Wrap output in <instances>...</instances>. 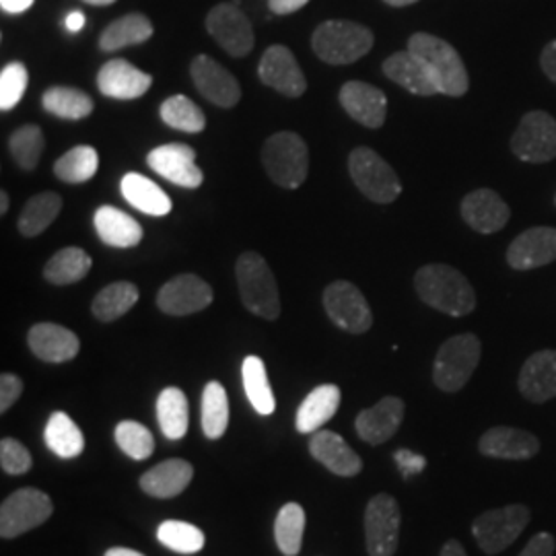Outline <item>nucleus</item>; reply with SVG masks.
<instances>
[{"mask_svg":"<svg viewBox=\"0 0 556 556\" xmlns=\"http://www.w3.org/2000/svg\"><path fill=\"white\" fill-rule=\"evenodd\" d=\"M418 298L429 307L447 316L462 318L477 309V295L468 278L454 266L429 264L422 266L415 277Z\"/></svg>","mask_w":556,"mask_h":556,"instance_id":"obj_1","label":"nucleus"},{"mask_svg":"<svg viewBox=\"0 0 556 556\" xmlns=\"http://www.w3.org/2000/svg\"><path fill=\"white\" fill-rule=\"evenodd\" d=\"M406 50H410L417 59L425 62V66L438 83L439 93L450 98L466 96V91L470 89L468 71L452 43L431 34H415L408 40Z\"/></svg>","mask_w":556,"mask_h":556,"instance_id":"obj_2","label":"nucleus"},{"mask_svg":"<svg viewBox=\"0 0 556 556\" xmlns=\"http://www.w3.org/2000/svg\"><path fill=\"white\" fill-rule=\"evenodd\" d=\"M239 298L243 305L264 319H277L280 316V295L277 278L273 275L268 262L258 252L241 254L236 264Z\"/></svg>","mask_w":556,"mask_h":556,"instance_id":"obj_3","label":"nucleus"},{"mask_svg":"<svg viewBox=\"0 0 556 556\" xmlns=\"http://www.w3.org/2000/svg\"><path fill=\"white\" fill-rule=\"evenodd\" d=\"M374 31L355 21H326L314 31L312 48L328 64H353L374 48Z\"/></svg>","mask_w":556,"mask_h":556,"instance_id":"obj_4","label":"nucleus"},{"mask_svg":"<svg viewBox=\"0 0 556 556\" xmlns=\"http://www.w3.org/2000/svg\"><path fill=\"white\" fill-rule=\"evenodd\" d=\"M262 163L277 186L295 190L307 179L309 151L305 140L295 132H277L264 142Z\"/></svg>","mask_w":556,"mask_h":556,"instance_id":"obj_5","label":"nucleus"},{"mask_svg":"<svg viewBox=\"0 0 556 556\" xmlns=\"http://www.w3.org/2000/svg\"><path fill=\"white\" fill-rule=\"evenodd\" d=\"M482 344L475 334H457L441 344L433 363V381L441 392H459L475 374Z\"/></svg>","mask_w":556,"mask_h":556,"instance_id":"obj_6","label":"nucleus"},{"mask_svg":"<svg viewBox=\"0 0 556 556\" xmlns=\"http://www.w3.org/2000/svg\"><path fill=\"white\" fill-rule=\"evenodd\" d=\"M349 172L358 190L378 204H390L402 192V184L392 165L369 147H358L351 153Z\"/></svg>","mask_w":556,"mask_h":556,"instance_id":"obj_7","label":"nucleus"},{"mask_svg":"<svg viewBox=\"0 0 556 556\" xmlns=\"http://www.w3.org/2000/svg\"><path fill=\"white\" fill-rule=\"evenodd\" d=\"M530 521L526 505H507L491 509L472 521V536L484 555L495 556L509 548Z\"/></svg>","mask_w":556,"mask_h":556,"instance_id":"obj_8","label":"nucleus"},{"mask_svg":"<svg viewBox=\"0 0 556 556\" xmlns=\"http://www.w3.org/2000/svg\"><path fill=\"white\" fill-rule=\"evenodd\" d=\"M54 511V505L38 489H21L2 501L0 507V536L13 540L29 530L40 528Z\"/></svg>","mask_w":556,"mask_h":556,"instance_id":"obj_9","label":"nucleus"},{"mask_svg":"<svg viewBox=\"0 0 556 556\" xmlns=\"http://www.w3.org/2000/svg\"><path fill=\"white\" fill-rule=\"evenodd\" d=\"M324 307L330 319L351 334H363L374 326V314L365 295L349 280H337L324 291Z\"/></svg>","mask_w":556,"mask_h":556,"instance_id":"obj_10","label":"nucleus"},{"mask_svg":"<svg viewBox=\"0 0 556 556\" xmlns=\"http://www.w3.org/2000/svg\"><path fill=\"white\" fill-rule=\"evenodd\" d=\"M400 505L392 495H376L365 509V544L369 556L396 555L400 540Z\"/></svg>","mask_w":556,"mask_h":556,"instance_id":"obj_11","label":"nucleus"},{"mask_svg":"<svg viewBox=\"0 0 556 556\" xmlns=\"http://www.w3.org/2000/svg\"><path fill=\"white\" fill-rule=\"evenodd\" d=\"M511 151L526 163H548L556 157V119L546 112H528L511 139Z\"/></svg>","mask_w":556,"mask_h":556,"instance_id":"obj_12","label":"nucleus"},{"mask_svg":"<svg viewBox=\"0 0 556 556\" xmlns=\"http://www.w3.org/2000/svg\"><path fill=\"white\" fill-rule=\"evenodd\" d=\"M206 29L220 48L236 59L248 56L254 48V27L238 4H217L206 17Z\"/></svg>","mask_w":556,"mask_h":556,"instance_id":"obj_13","label":"nucleus"},{"mask_svg":"<svg viewBox=\"0 0 556 556\" xmlns=\"http://www.w3.org/2000/svg\"><path fill=\"white\" fill-rule=\"evenodd\" d=\"M213 303V289L197 275H179L167 280L157 293V307L167 316H190Z\"/></svg>","mask_w":556,"mask_h":556,"instance_id":"obj_14","label":"nucleus"},{"mask_svg":"<svg viewBox=\"0 0 556 556\" xmlns=\"http://www.w3.org/2000/svg\"><path fill=\"white\" fill-rule=\"evenodd\" d=\"M258 77L287 98H301L307 89V80L293 52L285 46H270L260 60Z\"/></svg>","mask_w":556,"mask_h":556,"instance_id":"obj_15","label":"nucleus"},{"mask_svg":"<svg viewBox=\"0 0 556 556\" xmlns=\"http://www.w3.org/2000/svg\"><path fill=\"white\" fill-rule=\"evenodd\" d=\"M149 167L160 174L161 178L169 179L181 188H199L202 184V172L197 165V151L188 144H163L149 153Z\"/></svg>","mask_w":556,"mask_h":556,"instance_id":"obj_16","label":"nucleus"},{"mask_svg":"<svg viewBox=\"0 0 556 556\" xmlns=\"http://www.w3.org/2000/svg\"><path fill=\"white\" fill-rule=\"evenodd\" d=\"M190 75L200 93L219 108H236L241 100L238 79L227 68H223L217 60L206 54H200L194 59L190 66Z\"/></svg>","mask_w":556,"mask_h":556,"instance_id":"obj_17","label":"nucleus"},{"mask_svg":"<svg viewBox=\"0 0 556 556\" xmlns=\"http://www.w3.org/2000/svg\"><path fill=\"white\" fill-rule=\"evenodd\" d=\"M555 260V227H532L517 236L507 250V264L516 270H532Z\"/></svg>","mask_w":556,"mask_h":556,"instance_id":"obj_18","label":"nucleus"},{"mask_svg":"<svg viewBox=\"0 0 556 556\" xmlns=\"http://www.w3.org/2000/svg\"><path fill=\"white\" fill-rule=\"evenodd\" d=\"M340 103L346 114L367 128H379L388 116L386 93L363 80H349L340 89Z\"/></svg>","mask_w":556,"mask_h":556,"instance_id":"obj_19","label":"nucleus"},{"mask_svg":"<svg viewBox=\"0 0 556 556\" xmlns=\"http://www.w3.org/2000/svg\"><path fill=\"white\" fill-rule=\"evenodd\" d=\"M511 217L507 202L491 188H480L462 200V219L478 233H497Z\"/></svg>","mask_w":556,"mask_h":556,"instance_id":"obj_20","label":"nucleus"},{"mask_svg":"<svg viewBox=\"0 0 556 556\" xmlns=\"http://www.w3.org/2000/svg\"><path fill=\"white\" fill-rule=\"evenodd\" d=\"M153 85V77L142 73L126 60L114 59L105 62L98 75L101 93L114 100H137L142 98Z\"/></svg>","mask_w":556,"mask_h":556,"instance_id":"obj_21","label":"nucleus"},{"mask_svg":"<svg viewBox=\"0 0 556 556\" xmlns=\"http://www.w3.org/2000/svg\"><path fill=\"white\" fill-rule=\"evenodd\" d=\"M404 413H406V406L400 397L388 396L379 400L374 408L363 410L355 420L358 438L365 443L381 445L383 441L396 435L404 420Z\"/></svg>","mask_w":556,"mask_h":556,"instance_id":"obj_22","label":"nucleus"},{"mask_svg":"<svg viewBox=\"0 0 556 556\" xmlns=\"http://www.w3.org/2000/svg\"><path fill=\"white\" fill-rule=\"evenodd\" d=\"M27 344L36 357L46 363H66L79 355L80 342L75 332L59 324H36L29 334Z\"/></svg>","mask_w":556,"mask_h":556,"instance_id":"obj_23","label":"nucleus"},{"mask_svg":"<svg viewBox=\"0 0 556 556\" xmlns=\"http://www.w3.org/2000/svg\"><path fill=\"white\" fill-rule=\"evenodd\" d=\"M521 396L534 404L556 397V351H538L528 358L517 379Z\"/></svg>","mask_w":556,"mask_h":556,"instance_id":"obj_24","label":"nucleus"},{"mask_svg":"<svg viewBox=\"0 0 556 556\" xmlns=\"http://www.w3.org/2000/svg\"><path fill=\"white\" fill-rule=\"evenodd\" d=\"M478 450L495 459H532L540 452V441L516 427H493L480 438Z\"/></svg>","mask_w":556,"mask_h":556,"instance_id":"obj_25","label":"nucleus"},{"mask_svg":"<svg viewBox=\"0 0 556 556\" xmlns=\"http://www.w3.org/2000/svg\"><path fill=\"white\" fill-rule=\"evenodd\" d=\"M383 75L390 80L410 91L413 96L431 98L438 96L439 87L422 60L417 59L410 50L396 52L383 62Z\"/></svg>","mask_w":556,"mask_h":556,"instance_id":"obj_26","label":"nucleus"},{"mask_svg":"<svg viewBox=\"0 0 556 556\" xmlns=\"http://www.w3.org/2000/svg\"><path fill=\"white\" fill-rule=\"evenodd\" d=\"M309 452L318 459L319 464H324L330 472H334L338 477H357L358 472L363 470V462L357 456V452L332 431H324V429L316 431L309 441Z\"/></svg>","mask_w":556,"mask_h":556,"instance_id":"obj_27","label":"nucleus"},{"mask_svg":"<svg viewBox=\"0 0 556 556\" xmlns=\"http://www.w3.org/2000/svg\"><path fill=\"white\" fill-rule=\"evenodd\" d=\"M194 478V468L186 459H167L140 477V489L157 498H174L186 491Z\"/></svg>","mask_w":556,"mask_h":556,"instance_id":"obj_28","label":"nucleus"},{"mask_svg":"<svg viewBox=\"0 0 556 556\" xmlns=\"http://www.w3.org/2000/svg\"><path fill=\"white\" fill-rule=\"evenodd\" d=\"M340 388L334 383H324L312 390L299 406L295 427L299 433H316L330 418L337 415L340 406Z\"/></svg>","mask_w":556,"mask_h":556,"instance_id":"obj_29","label":"nucleus"},{"mask_svg":"<svg viewBox=\"0 0 556 556\" xmlns=\"http://www.w3.org/2000/svg\"><path fill=\"white\" fill-rule=\"evenodd\" d=\"M96 231L103 243L112 248H135L142 239V227L137 219L114 206H100L96 211Z\"/></svg>","mask_w":556,"mask_h":556,"instance_id":"obj_30","label":"nucleus"},{"mask_svg":"<svg viewBox=\"0 0 556 556\" xmlns=\"http://www.w3.org/2000/svg\"><path fill=\"white\" fill-rule=\"evenodd\" d=\"M122 197L128 200L137 211L151 217H165L172 211V200L155 181L140 174H126L119 184Z\"/></svg>","mask_w":556,"mask_h":556,"instance_id":"obj_31","label":"nucleus"},{"mask_svg":"<svg viewBox=\"0 0 556 556\" xmlns=\"http://www.w3.org/2000/svg\"><path fill=\"white\" fill-rule=\"evenodd\" d=\"M153 36V23L140 13H130L119 20L112 21L100 38L103 52H118L122 48L144 43Z\"/></svg>","mask_w":556,"mask_h":556,"instance_id":"obj_32","label":"nucleus"},{"mask_svg":"<svg viewBox=\"0 0 556 556\" xmlns=\"http://www.w3.org/2000/svg\"><path fill=\"white\" fill-rule=\"evenodd\" d=\"M241 378H243L245 396L250 400V404L256 408V413L262 415V417L273 415L277 410V400H275V394H273L264 361L256 357V355L243 358Z\"/></svg>","mask_w":556,"mask_h":556,"instance_id":"obj_33","label":"nucleus"},{"mask_svg":"<svg viewBox=\"0 0 556 556\" xmlns=\"http://www.w3.org/2000/svg\"><path fill=\"white\" fill-rule=\"evenodd\" d=\"M91 266H93V260L85 250L64 248L48 260V264L43 268V277L52 285L64 287V285H73V282H79L87 277Z\"/></svg>","mask_w":556,"mask_h":556,"instance_id":"obj_34","label":"nucleus"},{"mask_svg":"<svg viewBox=\"0 0 556 556\" xmlns=\"http://www.w3.org/2000/svg\"><path fill=\"white\" fill-rule=\"evenodd\" d=\"M139 301V289L132 282L119 280L103 287L91 303V312L100 321H114L128 314Z\"/></svg>","mask_w":556,"mask_h":556,"instance_id":"obj_35","label":"nucleus"},{"mask_svg":"<svg viewBox=\"0 0 556 556\" xmlns=\"http://www.w3.org/2000/svg\"><path fill=\"white\" fill-rule=\"evenodd\" d=\"M62 199L54 192H41L27 200L20 217V231L25 238L43 233L60 215Z\"/></svg>","mask_w":556,"mask_h":556,"instance_id":"obj_36","label":"nucleus"},{"mask_svg":"<svg viewBox=\"0 0 556 556\" xmlns=\"http://www.w3.org/2000/svg\"><path fill=\"white\" fill-rule=\"evenodd\" d=\"M43 438H46V445L62 459L80 456L85 450V438L79 427L75 425V420L66 413H54L50 417Z\"/></svg>","mask_w":556,"mask_h":556,"instance_id":"obj_37","label":"nucleus"},{"mask_svg":"<svg viewBox=\"0 0 556 556\" xmlns=\"http://www.w3.org/2000/svg\"><path fill=\"white\" fill-rule=\"evenodd\" d=\"M41 105L46 112L62 119H83L93 114V100L75 87H52L43 93Z\"/></svg>","mask_w":556,"mask_h":556,"instance_id":"obj_38","label":"nucleus"},{"mask_svg":"<svg viewBox=\"0 0 556 556\" xmlns=\"http://www.w3.org/2000/svg\"><path fill=\"white\" fill-rule=\"evenodd\" d=\"M157 420L161 433L172 441L181 439L188 431V400L179 388H165L157 397Z\"/></svg>","mask_w":556,"mask_h":556,"instance_id":"obj_39","label":"nucleus"},{"mask_svg":"<svg viewBox=\"0 0 556 556\" xmlns=\"http://www.w3.org/2000/svg\"><path fill=\"white\" fill-rule=\"evenodd\" d=\"M229 425V400L219 381H208L202 392V431L208 439H220Z\"/></svg>","mask_w":556,"mask_h":556,"instance_id":"obj_40","label":"nucleus"},{"mask_svg":"<svg viewBox=\"0 0 556 556\" xmlns=\"http://www.w3.org/2000/svg\"><path fill=\"white\" fill-rule=\"evenodd\" d=\"M305 532V511L299 503H287L280 507L275 521V540L278 551L285 556H298Z\"/></svg>","mask_w":556,"mask_h":556,"instance_id":"obj_41","label":"nucleus"},{"mask_svg":"<svg viewBox=\"0 0 556 556\" xmlns=\"http://www.w3.org/2000/svg\"><path fill=\"white\" fill-rule=\"evenodd\" d=\"M98 167H100L98 151L93 147L80 144V147L66 151L54 163V174H56V178L66 184H83L98 174Z\"/></svg>","mask_w":556,"mask_h":556,"instance_id":"obj_42","label":"nucleus"},{"mask_svg":"<svg viewBox=\"0 0 556 556\" xmlns=\"http://www.w3.org/2000/svg\"><path fill=\"white\" fill-rule=\"evenodd\" d=\"M157 540L163 546H167L169 551L179 555H194L204 546L202 530L188 521H178V519L163 521L157 530Z\"/></svg>","mask_w":556,"mask_h":556,"instance_id":"obj_43","label":"nucleus"},{"mask_svg":"<svg viewBox=\"0 0 556 556\" xmlns=\"http://www.w3.org/2000/svg\"><path fill=\"white\" fill-rule=\"evenodd\" d=\"M161 119L181 132H202L206 118L199 105L184 96H174L163 101L160 110Z\"/></svg>","mask_w":556,"mask_h":556,"instance_id":"obj_44","label":"nucleus"},{"mask_svg":"<svg viewBox=\"0 0 556 556\" xmlns=\"http://www.w3.org/2000/svg\"><path fill=\"white\" fill-rule=\"evenodd\" d=\"M9 149L23 172H34L43 153V132L40 126L25 124L17 128L9 139Z\"/></svg>","mask_w":556,"mask_h":556,"instance_id":"obj_45","label":"nucleus"},{"mask_svg":"<svg viewBox=\"0 0 556 556\" xmlns=\"http://www.w3.org/2000/svg\"><path fill=\"white\" fill-rule=\"evenodd\" d=\"M114 438H116L119 450L126 456L139 459V462L151 457L153 450H155L153 433L137 420H122L116 427Z\"/></svg>","mask_w":556,"mask_h":556,"instance_id":"obj_46","label":"nucleus"},{"mask_svg":"<svg viewBox=\"0 0 556 556\" xmlns=\"http://www.w3.org/2000/svg\"><path fill=\"white\" fill-rule=\"evenodd\" d=\"M27 83H29V73L25 64L11 62L2 68L0 73V110L2 112H9L20 103L21 98L25 96Z\"/></svg>","mask_w":556,"mask_h":556,"instance_id":"obj_47","label":"nucleus"},{"mask_svg":"<svg viewBox=\"0 0 556 556\" xmlns=\"http://www.w3.org/2000/svg\"><path fill=\"white\" fill-rule=\"evenodd\" d=\"M31 454L17 439H2L0 441V466L7 475H25L31 468Z\"/></svg>","mask_w":556,"mask_h":556,"instance_id":"obj_48","label":"nucleus"},{"mask_svg":"<svg viewBox=\"0 0 556 556\" xmlns=\"http://www.w3.org/2000/svg\"><path fill=\"white\" fill-rule=\"evenodd\" d=\"M23 394V381L13 374H2L0 378V413H7Z\"/></svg>","mask_w":556,"mask_h":556,"instance_id":"obj_49","label":"nucleus"},{"mask_svg":"<svg viewBox=\"0 0 556 556\" xmlns=\"http://www.w3.org/2000/svg\"><path fill=\"white\" fill-rule=\"evenodd\" d=\"M394 459H396L397 468H400V475L404 478L415 477L418 472H422L425 466H427L425 456L413 454L410 450H397Z\"/></svg>","mask_w":556,"mask_h":556,"instance_id":"obj_50","label":"nucleus"},{"mask_svg":"<svg viewBox=\"0 0 556 556\" xmlns=\"http://www.w3.org/2000/svg\"><path fill=\"white\" fill-rule=\"evenodd\" d=\"M556 540L548 532H540L528 542V546L519 556H553L555 555Z\"/></svg>","mask_w":556,"mask_h":556,"instance_id":"obj_51","label":"nucleus"},{"mask_svg":"<svg viewBox=\"0 0 556 556\" xmlns=\"http://www.w3.org/2000/svg\"><path fill=\"white\" fill-rule=\"evenodd\" d=\"M540 64H542V71L546 73V77L553 80V83H556V40L551 41V43L542 50Z\"/></svg>","mask_w":556,"mask_h":556,"instance_id":"obj_52","label":"nucleus"},{"mask_svg":"<svg viewBox=\"0 0 556 556\" xmlns=\"http://www.w3.org/2000/svg\"><path fill=\"white\" fill-rule=\"evenodd\" d=\"M309 0H268V7L275 15H291L299 9H303Z\"/></svg>","mask_w":556,"mask_h":556,"instance_id":"obj_53","label":"nucleus"},{"mask_svg":"<svg viewBox=\"0 0 556 556\" xmlns=\"http://www.w3.org/2000/svg\"><path fill=\"white\" fill-rule=\"evenodd\" d=\"M31 4H34V0H0L2 11L13 13V15H17V13H25Z\"/></svg>","mask_w":556,"mask_h":556,"instance_id":"obj_54","label":"nucleus"},{"mask_svg":"<svg viewBox=\"0 0 556 556\" xmlns=\"http://www.w3.org/2000/svg\"><path fill=\"white\" fill-rule=\"evenodd\" d=\"M64 25H66V29H68L71 34H77V31H80V29L85 27V15H83L80 11H73V13L66 15Z\"/></svg>","mask_w":556,"mask_h":556,"instance_id":"obj_55","label":"nucleus"},{"mask_svg":"<svg viewBox=\"0 0 556 556\" xmlns=\"http://www.w3.org/2000/svg\"><path fill=\"white\" fill-rule=\"evenodd\" d=\"M439 556H468L466 555V551H464V546L457 542V540H447L445 544H443V548H441V555Z\"/></svg>","mask_w":556,"mask_h":556,"instance_id":"obj_56","label":"nucleus"},{"mask_svg":"<svg viewBox=\"0 0 556 556\" xmlns=\"http://www.w3.org/2000/svg\"><path fill=\"white\" fill-rule=\"evenodd\" d=\"M105 556H144L137 553V551H130V548H110Z\"/></svg>","mask_w":556,"mask_h":556,"instance_id":"obj_57","label":"nucleus"},{"mask_svg":"<svg viewBox=\"0 0 556 556\" xmlns=\"http://www.w3.org/2000/svg\"><path fill=\"white\" fill-rule=\"evenodd\" d=\"M7 211H9V194L2 190V192H0V213L4 215Z\"/></svg>","mask_w":556,"mask_h":556,"instance_id":"obj_58","label":"nucleus"},{"mask_svg":"<svg viewBox=\"0 0 556 556\" xmlns=\"http://www.w3.org/2000/svg\"><path fill=\"white\" fill-rule=\"evenodd\" d=\"M383 2H388L390 7H408V4H415L418 0H383Z\"/></svg>","mask_w":556,"mask_h":556,"instance_id":"obj_59","label":"nucleus"},{"mask_svg":"<svg viewBox=\"0 0 556 556\" xmlns=\"http://www.w3.org/2000/svg\"><path fill=\"white\" fill-rule=\"evenodd\" d=\"M83 2L96 4V7H108V4H112V2H116V0H83Z\"/></svg>","mask_w":556,"mask_h":556,"instance_id":"obj_60","label":"nucleus"},{"mask_svg":"<svg viewBox=\"0 0 556 556\" xmlns=\"http://www.w3.org/2000/svg\"><path fill=\"white\" fill-rule=\"evenodd\" d=\"M555 204H556V199H555Z\"/></svg>","mask_w":556,"mask_h":556,"instance_id":"obj_61","label":"nucleus"}]
</instances>
